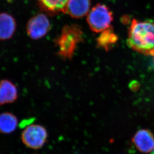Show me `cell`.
Segmentation results:
<instances>
[{"mask_svg": "<svg viewBox=\"0 0 154 154\" xmlns=\"http://www.w3.org/2000/svg\"><path fill=\"white\" fill-rule=\"evenodd\" d=\"M127 44L135 51L154 57V22L133 20L128 31Z\"/></svg>", "mask_w": 154, "mask_h": 154, "instance_id": "6da1fadb", "label": "cell"}, {"mask_svg": "<svg viewBox=\"0 0 154 154\" xmlns=\"http://www.w3.org/2000/svg\"><path fill=\"white\" fill-rule=\"evenodd\" d=\"M83 40V32L79 26H65L55 40L57 55L63 60H71L77 46Z\"/></svg>", "mask_w": 154, "mask_h": 154, "instance_id": "7a4b0ae2", "label": "cell"}, {"mask_svg": "<svg viewBox=\"0 0 154 154\" xmlns=\"http://www.w3.org/2000/svg\"><path fill=\"white\" fill-rule=\"evenodd\" d=\"M113 19V14L109 8L104 5L98 4L89 12L87 22L92 31L100 32L110 27Z\"/></svg>", "mask_w": 154, "mask_h": 154, "instance_id": "3957f363", "label": "cell"}, {"mask_svg": "<svg viewBox=\"0 0 154 154\" xmlns=\"http://www.w3.org/2000/svg\"><path fill=\"white\" fill-rule=\"evenodd\" d=\"M48 134L44 126L39 124H32L23 130L21 139L26 146L34 150L42 148L47 142Z\"/></svg>", "mask_w": 154, "mask_h": 154, "instance_id": "277c9868", "label": "cell"}, {"mask_svg": "<svg viewBox=\"0 0 154 154\" xmlns=\"http://www.w3.org/2000/svg\"><path fill=\"white\" fill-rule=\"evenodd\" d=\"M26 32L32 39H41L47 35L51 29L48 17L44 14H38L31 17L26 25Z\"/></svg>", "mask_w": 154, "mask_h": 154, "instance_id": "5b68a950", "label": "cell"}, {"mask_svg": "<svg viewBox=\"0 0 154 154\" xmlns=\"http://www.w3.org/2000/svg\"><path fill=\"white\" fill-rule=\"evenodd\" d=\"M132 141L141 152L148 153L154 150V136L149 130L142 129L138 131L133 137Z\"/></svg>", "mask_w": 154, "mask_h": 154, "instance_id": "8992f818", "label": "cell"}, {"mask_svg": "<svg viewBox=\"0 0 154 154\" xmlns=\"http://www.w3.org/2000/svg\"><path fill=\"white\" fill-rule=\"evenodd\" d=\"M90 0H69L63 12L75 19H79L88 14Z\"/></svg>", "mask_w": 154, "mask_h": 154, "instance_id": "52a82bcc", "label": "cell"}, {"mask_svg": "<svg viewBox=\"0 0 154 154\" xmlns=\"http://www.w3.org/2000/svg\"><path fill=\"white\" fill-rule=\"evenodd\" d=\"M16 28V22L12 15L7 13H0V41L10 39Z\"/></svg>", "mask_w": 154, "mask_h": 154, "instance_id": "ba28073f", "label": "cell"}, {"mask_svg": "<svg viewBox=\"0 0 154 154\" xmlns=\"http://www.w3.org/2000/svg\"><path fill=\"white\" fill-rule=\"evenodd\" d=\"M17 98L16 85L8 79L2 80L0 82V105L13 103Z\"/></svg>", "mask_w": 154, "mask_h": 154, "instance_id": "9c48e42d", "label": "cell"}, {"mask_svg": "<svg viewBox=\"0 0 154 154\" xmlns=\"http://www.w3.org/2000/svg\"><path fill=\"white\" fill-rule=\"evenodd\" d=\"M118 39V36L114 32L113 28L110 26L102 32L97 38V47L108 51L115 45Z\"/></svg>", "mask_w": 154, "mask_h": 154, "instance_id": "30bf717a", "label": "cell"}, {"mask_svg": "<svg viewBox=\"0 0 154 154\" xmlns=\"http://www.w3.org/2000/svg\"><path fill=\"white\" fill-rule=\"evenodd\" d=\"M18 124L17 118L10 112H4L0 114V133L9 134L16 129Z\"/></svg>", "mask_w": 154, "mask_h": 154, "instance_id": "8fae6325", "label": "cell"}, {"mask_svg": "<svg viewBox=\"0 0 154 154\" xmlns=\"http://www.w3.org/2000/svg\"><path fill=\"white\" fill-rule=\"evenodd\" d=\"M69 0H38L39 6L44 10L51 14L63 12Z\"/></svg>", "mask_w": 154, "mask_h": 154, "instance_id": "7c38bea8", "label": "cell"}, {"mask_svg": "<svg viewBox=\"0 0 154 154\" xmlns=\"http://www.w3.org/2000/svg\"><path fill=\"white\" fill-rule=\"evenodd\" d=\"M151 154H154V151H153V152H152V153Z\"/></svg>", "mask_w": 154, "mask_h": 154, "instance_id": "4fadbf2b", "label": "cell"}, {"mask_svg": "<svg viewBox=\"0 0 154 154\" xmlns=\"http://www.w3.org/2000/svg\"></svg>", "mask_w": 154, "mask_h": 154, "instance_id": "5bb4252c", "label": "cell"}]
</instances>
